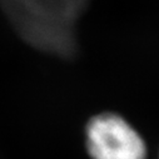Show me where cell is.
<instances>
[{
	"mask_svg": "<svg viewBox=\"0 0 159 159\" xmlns=\"http://www.w3.org/2000/svg\"><path fill=\"white\" fill-rule=\"evenodd\" d=\"M85 149L92 159H147L140 134L116 113H100L85 124Z\"/></svg>",
	"mask_w": 159,
	"mask_h": 159,
	"instance_id": "2",
	"label": "cell"
},
{
	"mask_svg": "<svg viewBox=\"0 0 159 159\" xmlns=\"http://www.w3.org/2000/svg\"><path fill=\"white\" fill-rule=\"evenodd\" d=\"M92 0H0V8L23 40L34 49L74 59L78 23Z\"/></svg>",
	"mask_w": 159,
	"mask_h": 159,
	"instance_id": "1",
	"label": "cell"
}]
</instances>
